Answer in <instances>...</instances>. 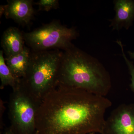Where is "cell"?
Returning <instances> with one entry per match:
<instances>
[{
	"instance_id": "cell-17",
	"label": "cell",
	"mask_w": 134,
	"mask_h": 134,
	"mask_svg": "<svg viewBox=\"0 0 134 134\" xmlns=\"http://www.w3.org/2000/svg\"></svg>"
},
{
	"instance_id": "cell-1",
	"label": "cell",
	"mask_w": 134,
	"mask_h": 134,
	"mask_svg": "<svg viewBox=\"0 0 134 134\" xmlns=\"http://www.w3.org/2000/svg\"><path fill=\"white\" fill-rule=\"evenodd\" d=\"M108 99L57 83L38 104L35 134H85L103 130Z\"/></svg>"
},
{
	"instance_id": "cell-16",
	"label": "cell",
	"mask_w": 134,
	"mask_h": 134,
	"mask_svg": "<svg viewBox=\"0 0 134 134\" xmlns=\"http://www.w3.org/2000/svg\"><path fill=\"white\" fill-rule=\"evenodd\" d=\"M128 53L130 58L132 59H134V52H129Z\"/></svg>"
},
{
	"instance_id": "cell-10",
	"label": "cell",
	"mask_w": 134,
	"mask_h": 134,
	"mask_svg": "<svg viewBox=\"0 0 134 134\" xmlns=\"http://www.w3.org/2000/svg\"><path fill=\"white\" fill-rule=\"evenodd\" d=\"M31 53L30 48L25 46L21 53L5 58L6 64L18 81H20L26 76L30 66Z\"/></svg>"
},
{
	"instance_id": "cell-3",
	"label": "cell",
	"mask_w": 134,
	"mask_h": 134,
	"mask_svg": "<svg viewBox=\"0 0 134 134\" xmlns=\"http://www.w3.org/2000/svg\"><path fill=\"white\" fill-rule=\"evenodd\" d=\"M63 53L58 49L32 51L29 69L20 82L38 103L58 83Z\"/></svg>"
},
{
	"instance_id": "cell-13",
	"label": "cell",
	"mask_w": 134,
	"mask_h": 134,
	"mask_svg": "<svg viewBox=\"0 0 134 134\" xmlns=\"http://www.w3.org/2000/svg\"><path fill=\"white\" fill-rule=\"evenodd\" d=\"M38 6L40 10L48 11L52 9H56L59 7L58 0H40L36 3Z\"/></svg>"
},
{
	"instance_id": "cell-6",
	"label": "cell",
	"mask_w": 134,
	"mask_h": 134,
	"mask_svg": "<svg viewBox=\"0 0 134 134\" xmlns=\"http://www.w3.org/2000/svg\"><path fill=\"white\" fill-rule=\"evenodd\" d=\"M103 129L108 134H134V103L115 108L105 120Z\"/></svg>"
},
{
	"instance_id": "cell-7",
	"label": "cell",
	"mask_w": 134,
	"mask_h": 134,
	"mask_svg": "<svg viewBox=\"0 0 134 134\" xmlns=\"http://www.w3.org/2000/svg\"><path fill=\"white\" fill-rule=\"evenodd\" d=\"M33 3L31 0L8 1L4 15L19 24H29L34 15Z\"/></svg>"
},
{
	"instance_id": "cell-9",
	"label": "cell",
	"mask_w": 134,
	"mask_h": 134,
	"mask_svg": "<svg viewBox=\"0 0 134 134\" xmlns=\"http://www.w3.org/2000/svg\"><path fill=\"white\" fill-rule=\"evenodd\" d=\"M24 39L19 29L10 27L3 32L2 37L1 47L6 57L18 54L23 50Z\"/></svg>"
},
{
	"instance_id": "cell-14",
	"label": "cell",
	"mask_w": 134,
	"mask_h": 134,
	"mask_svg": "<svg viewBox=\"0 0 134 134\" xmlns=\"http://www.w3.org/2000/svg\"><path fill=\"white\" fill-rule=\"evenodd\" d=\"M6 5H1L0 6V17L5 14L6 11Z\"/></svg>"
},
{
	"instance_id": "cell-2",
	"label": "cell",
	"mask_w": 134,
	"mask_h": 134,
	"mask_svg": "<svg viewBox=\"0 0 134 134\" xmlns=\"http://www.w3.org/2000/svg\"><path fill=\"white\" fill-rule=\"evenodd\" d=\"M58 82L105 97L111 88L110 74L103 64L74 45L63 53Z\"/></svg>"
},
{
	"instance_id": "cell-12",
	"label": "cell",
	"mask_w": 134,
	"mask_h": 134,
	"mask_svg": "<svg viewBox=\"0 0 134 134\" xmlns=\"http://www.w3.org/2000/svg\"><path fill=\"white\" fill-rule=\"evenodd\" d=\"M116 42L120 47L121 52L122 53V56H123V58L125 59L126 64L128 68L130 74L131 76V83L130 85V86L131 90L134 93V65L133 64V62H130L127 58L125 54V52H124L123 46L122 44L121 41L118 40H117Z\"/></svg>"
},
{
	"instance_id": "cell-11",
	"label": "cell",
	"mask_w": 134,
	"mask_h": 134,
	"mask_svg": "<svg viewBox=\"0 0 134 134\" xmlns=\"http://www.w3.org/2000/svg\"><path fill=\"white\" fill-rule=\"evenodd\" d=\"M0 78L1 82V89L7 86L14 88L20 82L15 77L6 64L2 50L0 51Z\"/></svg>"
},
{
	"instance_id": "cell-4",
	"label": "cell",
	"mask_w": 134,
	"mask_h": 134,
	"mask_svg": "<svg viewBox=\"0 0 134 134\" xmlns=\"http://www.w3.org/2000/svg\"><path fill=\"white\" fill-rule=\"evenodd\" d=\"M12 89L8 105L10 128L15 134H35L37 102L20 82Z\"/></svg>"
},
{
	"instance_id": "cell-8",
	"label": "cell",
	"mask_w": 134,
	"mask_h": 134,
	"mask_svg": "<svg viewBox=\"0 0 134 134\" xmlns=\"http://www.w3.org/2000/svg\"><path fill=\"white\" fill-rule=\"evenodd\" d=\"M115 16L112 20L110 26L119 31L122 27L128 29L134 21V1H114Z\"/></svg>"
},
{
	"instance_id": "cell-15",
	"label": "cell",
	"mask_w": 134,
	"mask_h": 134,
	"mask_svg": "<svg viewBox=\"0 0 134 134\" xmlns=\"http://www.w3.org/2000/svg\"><path fill=\"white\" fill-rule=\"evenodd\" d=\"M4 134H15L14 132L12 131V129L11 128L8 130L7 131H6V132Z\"/></svg>"
},
{
	"instance_id": "cell-5",
	"label": "cell",
	"mask_w": 134,
	"mask_h": 134,
	"mask_svg": "<svg viewBox=\"0 0 134 134\" xmlns=\"http://www.w3.org/2000/svg\"><path fill=\"white\" fill-rule=\"evenodd\" d=\"M25 41L32 51H43L51 49L64 51L72 47V41L77 33L75 28H68L54 21L23 34Z\"/></svg>"
}]
</instances>
